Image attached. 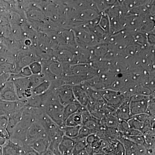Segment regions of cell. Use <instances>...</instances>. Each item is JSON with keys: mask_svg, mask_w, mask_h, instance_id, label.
Instances as JSON below:
<instances>
[{"mask_svg": "<svg viewBox=\"0 0 155 155\" xmlns=\"http://www.w3.org/2000/svg\"><path fill=\"white\" fill-rule=\"evenodd\" d=\"M55 91L59 101L64 107L75 101L72 87L69 85L60 86Z\"/></svg>", "mask_w": 155, "mask_h": 155, "instance_id": "5b68a950", "label": "cell"}, {"mask_svg": "<svg viewBox=\"0 0 155 155\" xmlns=\"http://www.w3.org/2000/svg\"><path fill=\"white\" fill-rule=\"evenodd\" d=\"M91 134H94L92 130L85 125H82L80 127L78 135L76 137L78 139H85L89 135Z\"/></svg>", "mask_w": 155, "mask_h": 155, "instance_id": "ffe728a7", "label": "cell"}, {"mask_svg": "<svg viewBox=\"0 0 155 155\" xmlns=\"http://www.w3.org/2000/svg\"><path fill=\"white\" fill-rule=\"evenodd\" d=\"M150 117H152V116H150V115L146 114V113L139 114V115H136V116H133L134 118L137 119L139 121L142 122V123H144L147 120L149 119Z\"/></svg>", "mask_w": 155, "mask_h": 155, "instance_id": "cb8c5ba5", "label": "cell"}, {"mask_svg": "<svg viewBox=\"0 0 155 155\" xmlns=\"http://www.w3.org/2000/svg\"><path fill=\"white\" fill-rule=\"evenodd\" d=\"M2 146H0V155H2Z\"/></svg>", "mask_w": 155, "mask_h": 155, "instance_id": "4316f807", "label": "cell"}, {"mask_svg": "<svg viewBox=\"0 0 155 155\" xmlns=\"http://www.w3.org/2000/svg\"><path fill=\"white\" fill-rule=\"evenodd\" d=\"M25 107V100L11 102L0 101V116H8L16 111Z\"/></svg>", "mask_w": 155, "mask_h": 155, "instance_id": "3957f363", "label": "cell"}, {"mask_svg": "<svg viewBox=\"0 0 155 155\" xmlns=\"http://www.w3.org/2000/svg\"><path fill=\"white\" fill-rule=\"evenodd\" d=\"M150 100L149 98L147 99L141 101H129V108L132 117L139 114L146 113Z\"/></svg>", "mask_w": 155, "mask_h": 155, "instance_id": "52a82bcc", "label": "cell"}, {"mask_svg": "<svg viewBox=\"0 0 155 155\" xmlns=\"http://www.w3.org/2000/svg\"><path fill=\"white\" fill-rule=\"evenodd\" d=\"M25 107L16 111L14 114L8 116V122L6 130L9 134V137L11 136L14 132L15 127L22 119V113Z\"/></svg>", "mask_w": 155, "mask_h": 155, "instance_id": "9c48e42d", "label": "cell"}, {"mask_svg": "<svg viewBox=\"0 0 155 155\" xmlns=\"http://www.w3.org/2000/svg\"><path fill=\"white\" fill-rule=\"evenodd\" d=\"M1 100V96H0V101Z\"/></svg>", "mask_w": 155, "mask_h": 155, "instance_id": "83f0119b", "label": "cell"}, {"mask_svg": "<svg viewBox=\"0 0 155 155\" xmlns=\"http://www.w3.org/2000/svg\"><path fill=\"white\" fill-rule=\"evenodd\" d=\"M117 128L121 135L125 134L130 129L127 121L124 120H119Z\"/></svg>", "mask_w": 155, "mask_h": 155, "instance_id": "7402d4cb", "label": "cell"}, {"mask_svg": "<svg viewBox=\"0 0 155 155\" xmlns=\"http://www.w3.org/2000/svg\"><path fill=\"white\" fill-rule=\"evenodd\" d=\"M42 138H48L47 134L41 124L36 121L34 122L28 128L25 144L29 145L34 140Z\"/></svg>", "mask_w": 155, "mask_h": 155, "instance_id": "7a4b0ae2", "label": "cell"}, {"mask_svg": "<svg viewBox=\"0 0 155 155\" xmlns=\"http://www.w3.org/2000/svg\"><path fill=\"white\" fill-rule=\"evenodd\" d=\"M8 122V117L0 116V129H6Z\"/></svg>", "mask_w": 155, "mask_h": 155, "instance_id": "d4e9b609", "label": "cell"}, {"mask_svg": "<svg viewBox=\"0 0 155 155\" xmlns=\"http://www.w3.org/2000/svg\"><path fill=\"white\" fill-rule=\"evenodd\" d=\"M73 138L64 136L59 146L60 155H71L75 145Z\"/></svg>", "mask_w": 155, "mask_h": 155, "instance_id": "30bf717a", "label": "cell"}, {"mask_svg": "<svg viewBox=\"0 0 155 155\" xmlns=\"http://www.w3.org/2000/svg\"><path fill=\"white\" fill-rule=\"evenodd\" d=\"M124 137L130 141L136 143V144L140 145L145 147V141L143 135L138 136H122Z\"/></svg>", "mask_w": 155, "mask_h": 155, "instance_id": "d6986e66", "label": "cell"}, {"mask_svg": "<svg viewBox=\"0 0 155 155\" xmlns=\"http://www.w3.org/2000/svg\"><path fill=\"white\" fill-rule=\"evenodd\" d=\"M142 135H143V134L140 130L130 128L125 134L122 136H138Z\"/></svg>", "mask_w": 155, "mask_h": 155, "instance_id": "484cf974", "label": "cell"}, {"mask_svg": "<svg viewBox=\"0 0 155 155\" xmlns=\"http://www.w3.org/2000/svg\"><path fill=\"white\" fill-rule=\"evenodd\" d=\"M44 94L45 102L43 109L46 115L61 129L64 126L63 119L64 106L59 101L55 91H48Z\"/></svg>", "mask_w": 155, "mask_h": 155, "instance_id": "6da1fadb", "label": "cell"}, {"mask_svg": "<svg viewBox=\"0 0 155 155\" xmlns=\"http://www.w3.org/2000/svg\"><path fill=\"white\" fill-rule=\"evenodd\" d=\"M48 138H39L31 143L28 145L36 151L40 155H43L48 149L50 145Z\"/></svg>", "mask_w": 155, "mask_h": 155, "instance_id": "7c38bea8", "label": "cell"}, {"mask_svg": "<svg viewBox=\"0 0 155 155\" xmlns=\"http://www.w3.org/2000/svg\"><path fill=\"white\" fill-rule=\"evenodd\" d=\"M51 86L50 82L48 81H44L40 84L37 86L33 89V95H39L45 93Z\"/></svg>", "mask_w": 155, "mask_h": 155, "instance_id": "ac0fdd59", "label": "cell"}, {"mask_svg": "<svg viewBox=\"0 0 155 155\" xmlns=\"http://www.w3.org/2000/svg\"><path fill=\"white\" fill-rule=\"evenodd\" d=\"M82 125V118L80 110L69 116L64 122V125L67 126H79Z\"/></svg>", "mask_w": 155, "mask_h": 155, "instance_id": "9a60e30c", "label": "cell"}, {"mask_svg": "<svg viewBox=\"0 0 155 155\" xmlns=\"http://www.w3.org/2000/svg\"><path fill=\"white\" fill-rule=\"evenodd\" d=\"M22 147L8 139L2 146V155H21Z\"/></svg>", "mask_w": 155, "mask_h": 155, "instance_id": "8fae6325", "label": "cell"}, {"mask_svg": "<svg viewBox=\"0 0 155 155\" xmlns=\"http://www.w3.org/2000/svg\"><path fill=\"white\" fill-rule=\"evenodd\" d=\"M72 88L75 101L82 107H86L88 104L89 98L84 90L79 86H74Z\"/></svg>", "mask_w": 155, "mask_h": 155, "instance_id": "4fadbf2b", "label": "cell"}, {"mask_svg": "<svg viewBox=\"0 0 155 155\" xmlns=\"http://www.w3.org/2000/svg\"><path fill=\"white\" fill-rule=\"evenodd\" d=\"M21 155H40L36 151L28 145L25 144L22 147V151Z\"/></svg>", "mask_w": 155, "mask_h": 155, "instance_id": "603a6c76", "label": "cell"}, {"mask_svg": "<svg viewBox=\"0 0 155 155\" xmlns=\"http://www.w3.org/2000/svg\"><path fill=\"white\" fill-rule=\"evenodd\" d=\"M81 126H67L64 125V127L61 128L64 135L71 138H74L76 137L78 135L79 129Z\"/></svg>", "mask_w": 155, "mask_h": 155, "instance_id": "e0dca14e", "label": "cell"}, {"mask_svg": "<svg viewBox=\"0 0 155 155\" xmlns=\"http://www.w3.org/2000/svg\"><path fill=\"white\" fill-rule=\"evenodd\" d=\"M1 100L7 101L14 102L19 101L14 82L5 83L0 88Z\"/></svg>", "mask_w": 155, "mask_h": 155, "instance_id": "8992f818", "label": "cell"}, {"mask_svg": "<svg viewBox=\"0 0 155 155\" xmlns=\"http://www.w3.org/2000/svg\"><path fill=\"white\" fill-rule=\"evenodd\" d=\"M127 123L130 129H136L141 131L143 127V123L140 122L133 117L127 121Z\"/></svg>", "mask_w": 155, "mask_h": 155, "instance_id": "44dd1931", "label": "cell"}, {"mask_svg": "<svg viewBox=\"0 0 155 155\" xmlns=\"http://www.w3.org/2000/svg\"><path fill=\"white\" fill-rule=\"evenodd\" d=\"M82 107H83L81 105L76 101L64 106L63 110V119L64 123L67 118L72 114L79 111Z\"/></svg>", "mask_w": 155, "mask_h": 155, "instance_id": "5bb4252c", "label": "cell"}, {"mask_svg": "<svg viewBox=\"0 0 155 155\" xmlns=\"http://www.w3.org/2000/svg\"><path fill=\"white\" fill-rule=\"evenodd\" d=\"M129 99H125L124 101L116 109L114 114L119 120L128 121L132 118L129 108Z\"/></svg>", "mask_w": 155, "mask_h": 155, "instance_id": "ba28073f", "label": "cell"}, {"mask_svg": "<svg viewBox=\"0 0 155 155\" xmlns=\"http://www.w3.org/2000/svg\"><path fill=\"white\" fill-rule=\"evenodd\" d=\"M118 140L124 147L125 155H147V149L143 146L134 143L122 137L121 135Z\"/></svg>", "mask_w": 155, "mask_h": 155, "instance_id": "277c9868", "label": "cell"}, {"mask_svg": "<svg viewBox=\"0 0 155 155\" xmlns=\"http://www.w3.org/2000/svg\"><path fill=\"white\" fill-rule=\"evenodd\" d=\"M73 139L75 140V144L71 155H77L85 150L87 145L86 138L81 139L75 137Z\"/></svg>", "mask_w": 155, "mask_h": 155, "instance_id": "2e32d148", "label": "cell"}]
</instances>
